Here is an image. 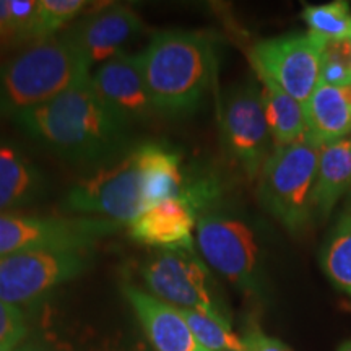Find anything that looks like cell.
<instances>
[{
    "mask_svg": "<svg viewBox=\"0 0 351 351\" xmlns=\"http://www.w3.org/2000/svg\"><path fill=\"white\" fill-rule=\"evenodd\" d=\"M156 112H194L207 96L215 73L213 44L194 32H161L137 56Z\"/></svg>",
    "mask_w": 351,
    "mask_h": 351,
    "instance_id": "7a4b0ae2",
    "label": "cell"
},
{
    "mask_svg": "<svg viewBox=\"0 0 351 351\" xmlns=\"http://www.w3.org/2000/svg\"><path fill=\"white\" fill-rule=\"evenodd\" d=\"M309 134L320 143H330L351 135V85L328 86L317 83L304 104Z\"/></svg>",
    "mask_w": 351,
    "mask_h": 351,
    "instance_id": "e0dca14e",
    "label": "cell"
},
{
    "mask_svg": "<svg viewBox=\"0 0 351 351\" xmlns=\"http://www.w3.org/2000/svg\"><path fill=\"white\" fill-rule=\"evenodd\" d=\"M219 127L226 152L249 179H256L271 155L274 143L263 111L262 93L252 83L228 91L219 112ZM275 148V147H274Z\"/></svg>",
    "mask_w": 351,
    "mask_h": 351,
    "instance_id": "8fae6325",
    "label": "cell"
},
{
    "mask_svg": "<svg viewBox=\"0 0 351 351\" xmlns=\"http://www.w3.org/2000/svg\"><path fill=\"white\" fill-rule=\"evenodd\" d=\"M327 39L314 33H291L263 39L249 51L258 78H265L304 106L319 83Z\"/></svg>",
    "mask_w": 351,
    "mask_h": 351,
    "instance_id": "52a82bcc",
    "label": "cell"
},
{
    "mask_svg": "<svg viewBox=\"0 0 351 351\" xmlns=\"http://www.w3.org/2000/svg\"><path fill=\"white\" fill-rule=\"evenodd\" d=\"M90 263L88 251H26L0 256V300L29 306L52 289L80 276Z\"/></svg>",
    "mask_w": 351,
    "mask_h": 351,
    "instance_id": "ba28073f",
    "label": "cell"
},
{
    "mask_svg": "<svg viewBox=\"0 0 351 351\" xmlns=\"http://www.w3.org/2000/svg\"><path fill=\"white\" fill-rule=\"evenodd\" d=\"M302 19L311 33L326 38L327 41L351 39V10L343 0L324 5H307L302 10Z\"/></svg>",
    "mask_w": 351,
    "mask_h": 351,
    "instance_id": "603a6c76",
    "label": "cell"
},
{
    "mask_svg": "<svg viewBox=\"0 0 351 351\" xmlns=\"http://www.w3.org/2000/svg\"><path fill=\"white\" fill-rule=\"evenodd\" d=\"M142 278L152 295L178 309H194L228 320L215 298L205 263L189 251H161L142 265Z\"/></svg>",
    "mask_w": 351,
    "mask_h": 351,
    "instance_id": "30bf717a",
    "label": "cell"
},
{
    "mask_svg": "<svg viewBox=\"0 0 351 351\" xmlns=\"http://www.w3.org/2000/svg\"><path fill=\"white\" fill-rule=\"evenodd\" d=\"M96 351H143L142 348H112V346H108V348H101Z\"/></svg>",
    "mask_w": 351,
    "mask_h": 351,
    "instance_id": "f546056e",
    "label": "cell"
},
{
    "mask_svg": "<svg viewBox=\"0 0 351 351\" xmlns=\"http://www.w3.org/2000/svg\"><path fill=\"white\" fill-rule=\"evenodd\" d=\"M8 44H16L15 32H13L10 0H0V49Z\"/></svg>",
    "mask_w": 351,
    "mask_h": 351,
    "instance_id": "83f0119b",
    "label": "cell"
},
{
    "mask_svg": "<svg viewBox=\"0 0 351 351\" xmlns=\"http://www.w3.org/2000/svg\"><path fill=\"white\" fill-rule=\"evenodd\" d=\"M83 0H38L32 41L39 43L54 38V33L77 19L85 10Z\"/></svg>",
    "mask_w": 351,
    "mask_h": 351,
    "instance_id": "cb8c5ba5",
    "label": "cell"
},
{
    "mask_svg": "<svg viewBox=\"0 0 351 351\" xmlns=\"http://www.w3.org/2000/svg\"><path fill=\"white\" fill-rule=\"evenodd\" d=\"M13 119L47 150L83 163L116 153L125 143L129 129V124L96 93L91 75Z\"/></svg>",
    "mask_w": 351,
    "mask_h": 351,
    "instance_id": "6da1fadb",
    "label": "cell"
},
{
    "mask_svg": "<svg viewBox=\"0 0 351 351\" xmlns=\"http://www.w3.org/2000/svg\"><path fill=\"white\" fill-rule=\"evenodd\" d=\"M143 21L125 5H109L77 21L64 34L88 62H108L121 54V46L142 32Z\"/></svg>",
    "mask_w": 351,
    "mask_h": 351,
    "instance_id": "7c38bea8",
    "label": "cell"
},
{
    "mask_svg": "<svg viewBox=\"0 0 351 351\" xmlns=\"http://www.w3.org/2000/svg\"><path fill=\"white\" fill-rule=\"evenodd\" d=\"M99 98L127 124L143 121L156 112L147 90L137 56L117 54L91 75Z\"/></svg>",
    "mask_w": 351,
    "mask_h": 351,
    "instance_id": "4fadbf2b",
    "label": "cell"
},
{
    "mask_svg": "<svg viewBox=\"0 0 351 351\" xmlns=\"http://www.w3.org/2000/svg\"><path fill=\"white\" fill-rule=\"evenodd\" d=\"M15 351H57L54 348H51V346L47 345H43V343H26V345H21L20 348H16Z\"/></svg>",
    "mask_w": 351,
    "mask_h": 351,
    "instance_id": "f1b7e54d",
    "label": "cell"
},
{
    "mask_svg": "<svg viewBox=\"0 0 351 351\" xmlns=\"http://www.w3.org/2000/svg\"><path fill=\"white\" fill-rule=\"evenodd\" d=\"M65 207L77 213L103 215L119 225L140 217L147 208L135 150L78 182L65 199Z\"/></svg>",
    "mask_w": 351,
    "mask_h": 351,
    "instance_id": "9c48e42d",
    "label": "cell"
},
{
    "mask_svg": "<svg viewBox=\"0 0 351 351\" xmlns=\"http://www.w3.org/2000/svg\"><path fill=\"white\" fill-rule=\"evenodd\" d=\"M122 293L155 351H207L197 343L178 307L129 283Z\"/></svg>",
    "mask_w": 351,
    "mask_h": 351,
    "instance_id": "9a60e30c",
    "label": "cell"
},
{
    "mask_svg": "<svg viewBox=\"0 0 351 351\" xmlns=\"http://www.w3.org/2000/svg\"><path fill=\"white\" fill-rule=\"evenodd\" d=\"M43 191V176L13 145L0 143V210L29 204Z\"/></svg>",
    "mask_w": 351,
    "mask_h": 351,
    "instance_id": "d6986e66",
    "label": "cell"
},
{
    "mask_svg": "<svg viewBox=\"0 0 351 351\" xmlns=\"http://www.w3.org/2000/svg\"><path fill=\"white\" fill-rule=\"evenodd\" d=\"M28 332L25 315L16 306L0 300V351H13Z\"/></svg>",
    "mask_w": 351,
    "mask_h": 351,
    "instance_id": "484cf974",
    "label": "cell"
},
{
    "mask_svg": "<svg viewBox=\"0 0 351 351\" xmlns=\"http://www.w3.org/2000/svg\"><path fill=\"white\" fill-rule=\"evenodd\" d=\"M319 83L337 88L351 85V39L327 41L320 64Z\"/></svg>",
    "mask_w": 351,
    "mask_h": 351,
    "instance_id": "d4e9b609",
    "label": "cell"
},
{
    "mask_svg": "<svg viewBox=\"0 0 351 351\" xmlns=\"http://www.w3.org/2000/svg\"><path fill=\"white\" fill-rule=\"evenodd\" d=\"M245 351H291L283 341L265 335L261 328H252L244 337Z\"/></svg>",
    "mask_w": 351,
    "mask_h": 351,
    "instance_id": "4316f807",
    "label": "cell"
},
{
    "mask_svg": "<svg viewBox=\"0 0 351 351\" xmlns=\"http://www.w3.org/2000/svg\"><path fill=\"white\" fill-rule=\"evenodd\" d=\"M339 351H351V340L345 341V343L339 348Z\"/></svg>",
    "mask_w": 351,
    "mask_h": 351,
    "instance_id": "4dcf8cb0",
    "label": "cell"
},
{
    "mask_svg": "<svg viewBox=\"0 0 351 351\" xmlns=\"http://www.w3.org/2000/svg\"><path fill=\"white\" fill-rule=\"evenodd\" d=\"M186 319L192 335L202 348L207 351H245L244 340L232 332L230 320L194 309H179Z\"/></svg>",
    "mask_w": 351,
    "mask_h": 351,
    "instance_id": "7402d4cb",
    "label": "cell"
},
{
    "mask_svg": "<svg viewBox=\"0 0 351 351\" xmlns=\"http://www.w3.org/2000/svg\"><path fill=\"white\" fill-rule=\"evenodd\" d=\"M195 243L204 261L243 291H257L262 249L254 228L243 218L208 213L197 219Z\"/></svg>",
    "mask_w": 351,
    "mask_h": 351,
    "instance_id": "5b68a950",
    "label": "cell"
},
{
    "mask_svg": "<svg viewBox=\"0 0 351 351\" xmlns=\"http://www.w3.org/2000/svg\"><path fill=\"white\" fill-rule=\"evenodd\" d=\"M320 263L330 282L351 298V212L341 215L328 234Z\"/></svg>",
    "mask_w": 351,
    "mask_h": 351,
    "instance_id": "44dd1931",
    "label": "cell"
},
{
    "mask_svg": "<svg viewBox=\"0 0 351 351\" xmlns=\"http://www.w3.org/2000/svg\"><path fill=\"white\" fill-rule=\"evenodd\" d=\"M322 143L307 134L274 148L258 176V199L288 231L298 232L314 213V187Z\"/></svg>",
    "mask_w": 351,
    "mask_h": 351,
    "instance_id": "277c9868",
    "label": "cell"
},
{
    "mask_svg": "<svg viewBox=\"0 0 351 351\" xmlns=\"http://www.w3.org/2000/svg\"><path fill=\"white\" fill-rule=\"evenodd\" d=\"M348 192H351V135L324 143L320 148L314 212L327 218L337 202Z\"/></svg>",
    "mask_w": 351,
    "mask_h": 351,
    "instance_id": "ac0fdd59",
    "label": "cell"
},
{
    "mask_svg": "<svg viewBox=\"0 0 351 351\" xmlns=\"http://www.w3.org/2000/svg\"><path fill=\"white\" fill-rule=\"evenodd\" d=\"M197 210L182 199L155 205L129 223L130 238L163 251H189L194 247Z\"/></svg>",
    "mask_w": 351,
    "mask_h": 351,
    "instance_id": "5bb4252c",
    "label": "cell"
},
{
    "mask_svg": "<svg viewBox=\"0 0 351 351\" xmlns=\"http://www.w3.org/2000/svg\"><path fill=\"white\" fill-rule=\"evenodd\" d=\"M90 62L65 36L34 43L0 64V117L41 106L90 77Z\"/></svg>",
    "mask_w": 351,
    "mask_h": 351,
    "instance_id": "3957f363",
    "label": "cell"
},
{
    "mask_svg": "<svg viewBox=\"0 0 351 351\" xmlns=\"http://www.w3.org/2000/svg\"><path fill=\"white\" fill-rule=\"evenodd\" d=\"M145 208H152L163 202L181 199L186 191L181 156L160 143H145L135 148Z\"/></svg>",
    "mask_w": 351,
    "mask_h": 351,
    "instance_id": "2e32d148",
    "label": "cell"
},
{
    "mask_svg": "<svg viewBox=\"0 0 351 351\" xmlns=\"http://www.w3.org/2000/svg\"><path fill=\"white\" fill-rule=\"evenodd\" d=\"M261 82L263 111L274 138V147H287L301 140L309 132L304 106L270 80L261 78Z\"/></svg>",
    "mask_w": 351,
    "mask_h": 351,
    "instance_id": "ffe728a7",
    "label": "cell"
},
{
    "mask_svg": "<svg viewBox=\"0 0 351 351\" xmlns=\"http://www.w3.org/2000/svg\"><path fill=\"white\" fill-rule=\"evenodd\" d=\"M350 204H351V192H350Z\"/></svg>",
    "mask_w": 351,
    "mask_h": 351,
    "instance_id": "1f68e13d",
    "label": "cell"
},
{
    "mask_svg": "<svg viewBox=\"0 0 351 351\" xmlns=\"http://www.w3.org/2000/svg\"><path fill=\"white\" fill-rule=\"evenodd\" d=\"M121 225L106 218L0 213V256L26 251H90Z\"/></svg>",
    "mask_w": 351,
    "mask_h": 351,
    "instance_id": "8992f818",
    "label": "cell"
}]
</instances>
